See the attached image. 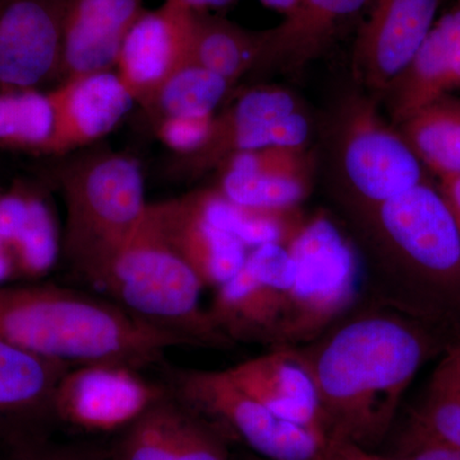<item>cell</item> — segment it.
<instances>
[{
	"label": "cell",
	"mask_w": 460,
	"mask_h": 460,
	"mask_svg": "<svg viewBox=\"0 0 460 460\" xmlns=\"http://www.w3.org/2000/svg\"><path fill=\"white\" fill-rule=\"evenodd\" d=\"M302 350L307 359L332 447L367 450L383 440L417 372L431 354V337L396 314H367L323 334Z\"/></svg>",
	"instance_id": "1"
},
{
	"label": "cell",
	"mask_w": 460,
	"mask_h": 460,
	"mask_svg": "<svg viewBox=\"0 0 460 460\" xmlns=\"http://www.w3.org/2000/svg\"><path fill=\"white\" fill-rule=\"evenodd\" d=\"M0 341L45 358L145 370L187 339L133 316L104 296L51 283L0 286Z\"/></svg>",
	"instance_id": "2"
},
{
	"label": "cell",
	"mask_w": 460,
	"mask_h": 460,
	"mask_svg": "<svg viewBox=\"0 0 460 460\" xmlns=\"http://www.w3.org/2000/svg\"><path fill=\"white\" fill-rule=\"evenodd\" d=\"M96 289L133 316L187 339L193 347L235 345L217 332L202 307L204 284L172 247L153 204Z\"/></svg>",
	"instance_id": "3"
},
{
	"label": "cell",
	"mask_w": 460,
	"mask_h": 460,
	"mask_svg": "<svg viewBox=\"0 0 460 460\" xmlns=\"http://www.w3.org/2000/svg\"><path fill=\"white\" fill-rule=\"evenodd\" d=\"M58 183L66 211L62 253L96 288L146 210L140 164L122 154H91L63 166Z\"/></svg>",
	"instance_id": "4"
},
{
	"label": "cell",
	"mask_w": 460,
	"mask_h": 460,
	"mask_svg": "<svg viewBox=\"0 0 460 460\" xmlns=\"http://www.w3.org/2000/svg\"><path fill=\"white\" fill-rule=\"evenodd\" d=\"M288 246L295 259V279L274 348L317 341L347 313L358 293V257L328 217L305 220Z\"/></svg>",
	"instance_id": "5"
},
{
	"label": "cell",
	"mask_w": 460,
	"mask_h": 460,
	"mask_svg": "<svg viewBox=\"0 0 460 460\" xmlns=\"http://www.w3.org/2000/svg\"><path fill=\"white\" fill-rule=\"evenodd\" d=\"M169 390L220 435L232 436L266 460H335L319 435L281 419L242 390L226 370L174 367L163 362Z\"/></svg>",
	"instance_id": "6"
},
{
	"label": "cell",
	"mask_w": 460,
	"mask_h": 460,
	"mask_svg": "<svg viewBox=\"0 0 460 460\" xmlns=\"http://www.w3.org/2000/svg\"><path fill=\"white\" fill-rule=\"evenodd\" d=\"M365 210L402 270L438 301L460 307V230L438 186L425 180Z\"/></svg>",
	"instance_id": "7"
},
{
	"label": "cell",
	"mask_w": 460,
	"mask_h": 460,
	"mask_svg": "<svg viewBox=\"0 0 460 460\" xmlns=\"http://www.w3.org/2000/svg\"><path fill=\"white\" fill-rule=\"evenodd\" d=\"M308 136L310 122L296 108L289 91L256 87L217 115L204 146L190 155L178 156L172 172L180 177H198L220 168L235 154L268 147H305Z\"/></svg>",
	"instance_id": "8"
},
{
	"label": "cell",
	"mask_w": 460,
	"mask_h": 460,
	"mask_svg": "<svg viewBox=\"0 0 460 460\" xmlns=\"http://www.w3.org/2000/svg\"><path fill=\"white\" fill-rule=\"evenodd\" d=\"M341 168L365 208L425 181V166L401 132L390 128L367 98L349 100L339 135Z\"/></svg>",
	"instance_id": "9"
},
{
	"label": "cell",
	"mask_w": 460,
	"mask_h": 460,
	"mask_svg": "<svg viewBox=\"0 0 460 460\" xmlns=\"http://www.w3.org/2000/svg\"><path fill=\"white\" fill-rule=\"evenodd\" d=\"M166 392L142 370L122 363L72 366L54 395V420L84 434H119Z\"/></svg>",
	"instance_id": "10"
},
{
	"label": "cell",
	"mask_w": 460,
	"mask_h": 460,
	"mask_svg": "<svg viewBox=\"0 0 460 460\" xmlns=\"http://www.w3.org/2000/svg\"><path fill=\"white\" fill-rule=\"evenodd\" d=\"M295 271L288 244L253 248L241 270L215 289L211 323L232 343L274 344Z\"/></svg>",
	"instance_id": "11"
},
{
	"label": "cell",
	"mask_w": 460,
	"mask_h": 460,
	"mask_svg": "<svg viewBox=\"0 0 460 460\" xmlns=\"http://www.w3.org/2000/svg\"><path fill=\"white\" fill-rule=\"evenodd\" d=\"M196 12L178 0L144 11L124 39L115 74L136 102L148 107L175 72L192 62Z\"/></svg>",
	"instance_id": "12"
},
{
	"label": "cell",
	"mask_w": 460,
	"mask_h": 460,
	"mask_svg": "<svg viewBox=\"0 0 460 460\" xmlns=\"http://www.w3.org/2000/svg\"><path fill=\"white\" fill-rule=\"evenodd\" d=\"M66 0H0V89L60 80Z\"/></svg>",
	"instance_id": "13"
},
{
	"label": "cell",
	"mask_w": 460,
	"mask_h": 460,
	"mask_svg": "<svg viewBox=\"0 0 460 460\" xmlns=\"http://www.w3.org/2000/svg\"><path fill=\"white\" fill-rule=\"evenodd\" d=\"M441 0H371L357 36L352 69L357 83L384 93L404 71L434 26Z\"/></svg>",
	"instance_id": "14"
},
{
	"label": "cell",
	"mask_w": 460,
	"mask_h": 460,
	"mask_svg": "<svg viewBox=\"0 0 460 460\" xmlns=\"http://www.w3.org/2000/svg\"><path fill=\"white\" fill-rule=\"evenodd\" d=\"M223 440L166 386L140 419L117 434L109 453L111 460H229Z\"/></svg>",
	"instance_id": "15"
},
{
	"label": "cell",
	"mask_w": 460,
	"mask_h": 460,
	"mask_svg": "<svg viewBox=\"0 0 460 460\" xmlns=\"http://www.w3.org/2000/svg\"><path fill=\"white\" fill-rule=\"evenodd\" d=\"M53 132L44 153L63 155L113 131L135 99L114 71L66 78L49 91Z\"/></svg>",
	"instance_id": "16"
},
{
	"label": "cell",
	"mask_w": 460,
	"mask_h": 460,
	"mask_svg": "<svg viewBox=\"0 0 460 460\" xmlns=\"http://www.w3.org/2000/svg\"><path fill=\"white\" fill-rule=\"evenodd\" d=\"M226 371L242 390L281 419L310 429L328 441L316 383L301 349L272 348L270 352Z\"/></svg>",
	"instance_id": "17"
},
{
	"label": "cell",
	"mask_w": 460,
	"mask_h": 460,
	"mask_svg": "<svg viewBox=\"0 0 460 460\" xmlns=\"http://www.w3.org/2000/svg\"><path fill=\"white\" fill-rule=\"evenodd\" d=\"M144 0H66L60 81L113 71Z\"/></svg>",
	"instance_id": "18"
},
{
	"label": "cell",
	"mask_w": 460,
	"mask_h": 460,
	"mask_svg": "<svg viewBox=\"0 0 460 460\" xmlns=\"http://www.w3.org/2000/svg\"><path fill=\"white\" fill-rule=\"evenodd\" d=\"M220 169L217 190L237 204L296 208L310 192V160L305 147H268L235 154Z\"/></svg>",
	"instance_id": "19"
},
{
	"label": "cell",
	"mask_w": 460,
	"mask_h": 460,
	"mask_svg": "<svg viewBox=\"0 0 460 460\" xmlns=\"http://www.w3.org/2000/svg\"><path fill=\"white\" fill-rule=\"evenodd\" d=\"M71 367L0 341V440L49 431L57 387Z\"/></svg>",
	"instance_id": "20"
},
{
	"label": "cell",
	"mask_w": 460,
	"mask_h": 460,
	"mask_svg": "<svg viewBox=\"0 0 460 460\" xmlns=\"http://www.w3.org/2000/svg\"><path fill=\"white\" fill-rule=\"evenodd\" d=\"M460 89V0L435 21L411 62L384 93L395 122Z\"/></svg>",
	"instance_id": "21"
},
{
	"label": "cell",
	"mask_w": 460,
	"mask_h": 460,
	"mask_svg": "<svg viewBox=\"0 0 460 460\" xmlns=\"http://www.w3.org/2000/svg\"><path fill=\"white\" fill-rule=\"evenodd\" d=\"M371 0H299L279 25L265 30L257 71H299L317 59Z\"/></svg>",
	"instance_id": "22"
},
{
	"label": "cell",
	"mask_w": 460,
	"mask_h": 460,
	"mask_svg": "<svg viewBox=\"0 0 460 460\" xmlns=\"http://www.w3.org/2000/svg\"><path fill=\"white\" fill-rule=\"evenodd\" d=\"M153 208L172 247L205 288L217 289L246 262L250 251L228 233L206 222L187 196L153 204Z\"/></svg>",
	"instance_id": "23"
},
{
	"label": "cell",
	"mask_w": 460,
	"mask_h": 460,
	"mask_svg": "<svg viewBox=\"0 0 460 460\" xmlns=\"http://www.w3.org/2000/svg\"><path fill=\"white\" fill-rule=\"evenodd\" d=\"M187 198L206 222L228 233L248 251L265 244H289L305 222L298 208L280 210L241 205L217 189L196 190Z\"/></svg>",
	"instance_id": "24"
},
{
	"label": "cell",
	"mask_w": 460,
	"mask_h": 460,
	"mask_svg": "<svg viewBox=\"0 0 460 460\" xmlns=\"http://www.w3.org/2000/svg\"><path fill=\"white\" fill-rule=\"evenodd\" d=\"M399 124L420 162L438 180L460 175V95L447 93Z\"/></svg>",
	"instance_id": "25"
},
{
	"label": "cell",
	"mask_w": 460,
	"mask_h": 460,
	"mask_svg": "<svg viewBox=\"0 0 460 460\" xmlns=\"http://www.w3.org/2000/svg\"><path fill=\"white\" fill-rule=\"evenodd\" d=\"M265 30L250 31L202 12H196L192 62L220 75L230 84L256 68Z\"/></svg>",
	"instance_id": "26"
},
{
	"label": "cell",
	"mask_w": 460,
	"mask_h": 460,
	"mask_svg": "<svg viewBox=\"0 0 460 460\" xmlns=\"http://www.w3.org/2000/svg\"><path fill=\"white\" fill-rule=\"evenodd\" d=\"M13 269L39 277L56 265L62 253V237L50 206L38 193H29L25 211L16 229L3 243Z\"/></svg>",
	"instance_id": "27"
},
{
	"label": "cell",
	"mask_w": 460,
	"mask_h": 460,
	"mask_svg": "<svg viewBox=\"0 0 460 460\" xmlns=\"http://www.w3.org/2000/svg\"><path fill=\"white\" fill-rule=\"evenodd\" d=\"M53 123L49 93L39 89H0V144L44 153Z\"/></svg>",
	"instance_id": "28"
},
{
	"label": "cell",
	"mask_w": 460,
	"mask_h": 460,
	"mask_svg": "<svg viewBox=\"0 0 460 460\" xmlns=\"http://www.w3.org/2000/svg\"><path fill=\"white\" fill-rule=\"evenodd\" d=\"M230 86L220 75L190 62L163 84L146 109H153L159 119L172 115L214 114Z\"/></svg>",
	"instance_id": "29"
},
{
	"label": "cell",
	"mask_w": 460,
	"mask_h": 460,
	"mask_svg": "<svg viewBox=\"0 0 460 460\" xmlns=\"http://www.w3.org/2000/svg\"><path fill=\"white\" fill-rule=\"evenodd\" d=\"M408 441H434L460 449V394L429 392L414 416Z\"/></svg>",
	"instance_id": "30"
},
{
	"label": "cell",
	"mask_w": 460,
	"mask_h": 460,
	"mask_svg": "<svg viewBox=\"0 0 460 460\" xmlns=\"http://www.w3.org/2000/svg\"><path fill=\"white\" fill-rule=\"evenodd\" d=\"M5 460H111L109 449L96 445L58 443L49 431L29 432L8 438Z\"/></svg>",
	"instance_id": "31"
},
{
	"label": "cell",
	"mask_w": 460,
	"mask_h": 460,
	"mask_svg": "<svg viewBox=\"0 0 460 460\" xmlns=\"http://www.w3.org/2000/svg\"><path fill=\"white\" fill-rule=\"evenodd\" d=\"M215 114L172 115L157 120L156 135L160 141L178 154L190 155L210 137Z\"/></svg>",
	"instance_id": "32"
},
{
	"label": "cell",
	"mask_w": 460,
	"mask_h": 460,
	"mask_svg": "<svg viewBox=\"0 0 460 460\" xmlns=\"http://www.w3.org/2000/svg\"><path fill=\"white\" fill-rule=\"evenodd\" d=\"M429 392L460 394V347L447 354V358L436 368Z\"/></svg>",
	"instance_id": "33"
},
{
	"label": "cell",
	"mask_w": 460,
	"mask_h": 460,
	"mask_svg": "<svg viewBox=\"0 0 460 460\" xmlns=\"http://www.w3.org/2000/svg\"><path fill=\"white\" fill-rule=\"evenodd\" d=\"M402 460H460V449L434 441H407Z\"/></svg>",
	"instance_id": "34"
},
{
	"label": "cell",
	"mask_w": 460,
	"mask_h": 460,
	"mask_svg": "<svg viewBox=\"0 0 460 460\" xmlns=\"http://www.w3.org/2000/svg\"><path fill=\"white\" fill-rule=\"evenodd\" d=\"M438 186L447 199L460 230V175L441 178L438 180Z\"/></svg>",
	"instance_id": "35"
},
{
	"label": "cell",
	"mask_w": 460,
	"mask_h": 460,
	"mask_svg": "<svg viewBox=\"0 0 460 460\" xmlns=\"http://www.w3.org/2000/svg\"><path fill=\"white\" fill-rule=\"evenodd\" d=\"M335 460H402L383 458V456H375L368 452V450L358 449L354 447H341L337 452V458Z\"/></svg>",
	"instance_id": "36"
},
{
	"label": "cell",
	"mask_w": 460,
	"mask_h": 460,
	"mask_svg": "<svg viewBox=\"0 0 460 460\" xmlns=\"http://www.w3.org/2000/svg\"><path fill=\"white\" fill-rule=\"evenodd\" d=\"M181 4L195 12H204V9L226 7L235 0H178Z\"/></svg>",
	"instance_id": "37"
},
{
	"label": "cell",
	"mask_w": 460,
	"mask_h": 460,
	"mask_svg": "<svg viewBox=\"0 0 460 460\" xmlns=\"http://www.w3.org/2000/svg\"><path fill=\"white\" fill-rule=\"evenodd\" d=\"M265 7L274 9L279 12L283 16H287L293 8L298 4L299 0H260Z\"/></svg>",
	"instance_id": "38"
},
{
	"label": "cell",
	"mask_w": 460,
	"mask_h": 460,
	"mask_svg": "<svg viewBox=\"0 0 460 460\" xmlns=\"http://www.w3.org/2000/svg\"><path fill=\"white\" fill-rule=\"evenodd\" d=\"M4 443L5 440H0V460H5Z\"/></svg>",
	"instance_id": "39"
},
{
	"label": "cell",
	"mask_w": 460,
	"mask_h": 460,
	"mask_svg": "<svg viewBox=\"0 0 460 460\" xmlns=\"http://www.w3.org/2000/svg\"><path fill=\"white\" fill-rule=\"evenodd\" d=\"M251 460H266V459L260 458V456H259V458H256V459H251Z\"/></svg>",
	"instance_id": "40"
}]
</instances>
